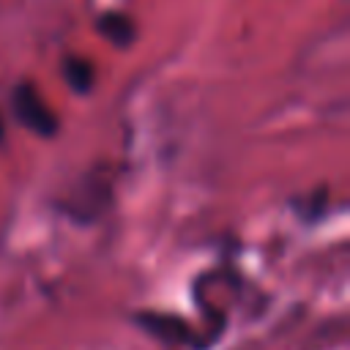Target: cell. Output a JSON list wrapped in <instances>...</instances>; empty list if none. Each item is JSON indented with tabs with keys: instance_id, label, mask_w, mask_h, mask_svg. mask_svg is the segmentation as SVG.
I'll return each instance as SVG.
<instances>
[{
	"instance_id": "7a4b0ae2",
	"label": "cell",
	"mask_w": 350,
	"mask_h": 350,
	"mask_svg": "<svg viewBox=\"0 0 350 350\" xmlns=\"http://www.w3.org/2000/svg\"><path fill=\"white\" fill-rule=\"evenodd\" d=\"M98 30L107 41L118 44V46H126L131 38H134V25L126 14H104L98 19Z\"/></svg>"
},
{
	"instance_id": "3957f363",
	"label": "cell",
	"mask_w": 350,
	"mask_h": 350,
	"mask_svg": "<svg viewBox=\"0 0 350 350\" xmlns=\"http://www.w3.org/2000/svg\"><path fill=\"white\" fill-rule=\"evenodd\" d=\"M63 74H66V82L77 90V93H85L93 88V66L82 57H68L63 63Z\"/></svg>"
},
{
	"instance_id": "277c9868",
	"label": "cell",
	"mask_w": 350,
	"mask_h": 350,
	"mask_svg": "<svg viewBox=\"0 0 350 350\" xmlns=\"http://www.w3.org/2000/svg\"><path fill=\"white\" fill-rule=\"evenodd\" d=\"M0 139H3V120H0Z\"/></svg>"
},
{
	"instance_id": "6da1fadb",
	"label": "cell",
	"mask_w": 350,
	"mask_h": 350,
	"mask_svg": "<svg viewBox=\"0 0 350 350\" xmlns=\"http://www.w3.org/2000/svg\"><path fill=\"white\" fill-rule=\"evenodd\" d=\"M14 112L19 118V123H25L33 134L38 137H52L57 131V118L55 112L44 104V98L36 93L33 85H19L14 90Z\"/></svg>"
}]
</instances>
